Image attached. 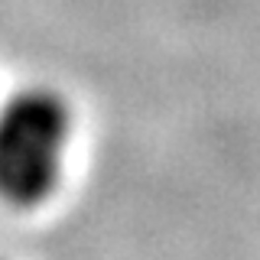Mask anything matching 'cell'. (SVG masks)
<instances>
[{"mask_svg": "<svg viewBox=\"0 0 260 260\" xmlns=\"http://www.w3.org/2000/svg\"><path fill=\"white\" fill-rule=\"evenodd\" d=\"M75 114L59 88L26 85L0 104V199L36 208L62 182Z\"/></svg>", "mask_w": 260, "mask_h": 260, "instance_id": "obj_1", "label": "cell"}]
</instances>
